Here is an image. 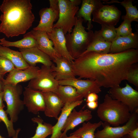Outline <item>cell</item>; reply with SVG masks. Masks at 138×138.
Returning a JSON list of instances; mask_svg holds the SVG:
<instances>
[{
	"label": "cell",
	"instance_id": "obj_18",
	"mask_svg": "<svg viewBox=\"0 0 138 138\" xmlns=\"http://www.w3.org/2000/svg\"><path fill=\"white\" fill-rule=\"evenodd\" d=\"M138 48V34L135 32L126 36H117L111 43L110 53H118Z\"/></svg>",
	"mask_w": 138,
	"mask_h": 138
},
{
	"label": "cell",
	"instance_id": "obj_42",
	"mask_svg": "<svg viewBox=\"0 0 138 138\" xmlns=\"http://www.w3.org/2000/svg\"><path fill=\"white\" fill-rule=\"evenodd\" d=\"M62 138H79L78 137H77L74 135H70V136H66L65 137H64Z\"/></svg>",
	"mask_w": 138,
	"mask_h": 138
},
{
	"label": "cell",
	"instance_id": "obj_6",
	"mask_svg": "<svg viewBox=\"0 0 138 138\" xmlns=\"http://www.w3.org/2000/svg\"><path fill=\"white\" fill-rule=\"evenodd\" d=\"M59 12L57 22L54 24L53 28L62 29L65 35L70 33L76 21V14L79 9L78 6L73 5L70 0H58Z\"/></svg>",
	"mask_w": 138,
	"mask_h": 138
},
{
	"label": "cell",
	"instance_id": "obj_22",
	"mask_svg": "<svg viewBox=\"0 0 138 138\" xmlns=\"http://www.w3.org/2000/svg\"><path fill=\"white\" fill-rule=\"evenodd\" d=\"M83 100L67 103L64 104L56 123L53 126L52 133L50 138H60L62 130L71 112L76 107L81 105Z\"/></svg>",
	"mask_w": 138,
	"mask_h": 138
},
{
	"label": "cell",
	"instance_id": "obj_17",
	"mask_svg": "<svg viewBox=\"0 0 138 138\" xmlns=\"http://www.w3.org/2000/svg\"><path fill=\"white\" fill-rule=\"evenodd\" d=\"M42 92L45 103V114L47 117L57 120L59 114L64 104L56 93L51 91Z\"/></svg>",
	"mask_w": 138,
	"mask_h": 138
},
{
	"label": "cell",
	"instance_id": "obj_34",
	"mask_svg": "<svg viewBox=\"0 0 138 138\" xmlns=\"http://www.w3.org/2000/svg\"><path fill=\"white\" fill-rule=\"evenodd\" d=\"M126 80L138 88V65L137 63L133 64L130 67Z\"/></svg>",
	"mask_w": 138,
	"mask_h": 138
},
{
	"label": "cell",
	"instance_id": "obj_5",
	"mask_svg": "<svg viewBox=\"0 0 138 138\" xmlns=\"http://www.w3.org/2000/svg\"><path fill=\"white\" fill-rule=\"evenodd\" d=\"M22 86L18 84L5 85L3 92V100L6 104L5 111L13 123L16 122L19 115L24 108L23 101L20 96L22 92Z\"/></svg>",
	"mask_w": 138,
	"mask_h": 138
},
{
	"label": "cell",
	"instance_id": "obj_32",
	"mask_svg": "<svg viewBox=\"0 0 138 138\" xmlns=\"http://www.w3.org/2000/svg\"><path fill=\"white\" fill-rule=\"evenodd\" d=\"M101 26L99 30L100 35L106 41L111 43L117 37L116 28L107 25H102Z\"/></svg>",
	"mask_w": 138,
	"mask_h": 138
},
{
	"label": "cell",
	"instance_id": "obj_12",
	"mask_svg": "<svg viewBox=\"0 0 138 138\" xmlns=\"http://www.w3.org/2000/svg\"><path fill=\"white\" fill-rule=\"evenodd\" d=\"M23 100L25 106L30 112L37 114L39 111H44L45 103L42 92L25 88L23 92Z\"/></svg>",
	"mask_w": 138,
	"mask_h": 138
},
{
	"label": "cell",
	"instance_id": "obj_27",
	"mask_svg": "<svg viewBox=\"0 0 138 138\" xmlns=\"http://www.w3.org/2000/svg\"><path fill=\"white\" fill-rule=\"evenodd\" d=\"M103 123L101 121L94 123L89 122L86 123L84 122L81 127L71 133L70 135H74L79 138H95L96 130Z\"/></svg>",
	"mask_w": 138,
	"mask_h": 138
},
{
	"label": "cell",
	"instance_id": "obj_26",
	"mask_svg": "<svg viewBox=\"0 0 138 138\" xmlns=\"http://www.w3.org/2000/svg\"><path fill=\"white\" fill-rule=\"evenodd\" d=\"M56 93L64 104L82 100L83 98L75 88L70 85H59Z\"/></svg>",
	"mask_w": 138,
	"mask_h": 138
},
{
	"label": "cell",
	"instance_id": "obj_41",
	"mask_svg": "<svg viewBox=\"0 0 138 138\" xmlns=\"http://www.w3.org/2000/svg\"><path fill=\"white\" fill-rule=\"evenodd\" d=\"M4 79H0V93L3 91L5 86L3 80Z\"/></svg>",
	"mask_w": 138,
	"mask_h": 138
},
{
	"label": "cell",
	"instance_id": "obj_2",
	"mask_svg": "<svg viewBox=\"0 0 138 138\" xmlns=\"http://www.w3.org/2000/svg\"><path fill=\"white\" fill-rule=\"evenodd\" d=\"M30 0H4L0 6V32L9 38L25 34L35 17Z\"/></svg>",
	"mask_w": 138,
	"mask_h": 138
},
{
	"label": "cell",
	"instance_id": "obj_8",
	"mask_svg": "<svg viewBox=\"0 0 138 138\" xmlns=\"http://www.w3.org/2000/svg\"><path fill=\"white\" fill-rule=\"evenodd\" d=\"M138 111L131 113L128 121L122 126H111L104 122L103 129L97 130L95 133V138H122L131 131L138 127Z\"/></svg>",
	"mask_w": 138,
	"mask_h": 138
},
{
	"label": "cell",
	"instance_id": "obj_7",
	"mask_svg": "<svg viewBox=\"0 0 138 138\" xmlns=\"http://www.w3.org/2000/svg\"><path fill=\"white\" fill-rule=\"evenodd\" d=\"M59 85L51 66L42 65L38 76L30 80L27 87L41 92L51 91L56 93Z\"/></svg>",
	"mask_w": 138,
	"mask_h": 138
},
{
	"label": "cell",
	"instance_id": "obj_20",
	"mask_svg": "<svg viewBox=\"0 0 138 138\" xmlns=\"http://www.w3.org/2000/svg\"><path fill=\"white\" fill-rule=\"evenodd\" d=\"M59 10L54 9L51 7H45L41 9L39 14L40 20L38 25L33 30L49 33L53 29V23L59 18Z\"/></svg>",
	"mask_w": 138,
	"mask_h": 138
},
{
	"label": "cell",
	"instance_id": "obj_43",
	"mask_svg": "<svg viewBox=\"0 0 138 138\" xmlns=\"http://www.w3.org/2000/svg\"><path fill=\"white\" fill-rule=\"evenodd\" d=\"M122 138H131L128 134H126Z\"/></svg>",
	"mask_w": 138,
	"mask_h": 138
},
{
	"label": "cell",
	"instance_id": "obj_35",
	"mask_svg": "<svg viewBox=\"0 0 138 138\" xmlns=\"http://www.w3.org/2000/svg\"><path fill=\"white\" fill-rule=\"evenodd\" d=\"M15 68L14 65L6 58L0 56V74L4 76Z\"/></svg>",
	"mask_w": 138,
	"mask_h": 138
},
{
	"label": "cell",
	"instance_id": "obj_39",
	"mask_svg": "<svg viewBox=\"0 0 138 138\" xmlns=\"http://www.w3.org/2000/svg\"><path fill=\"white\" fill-rule=\"evenodd\" d=\"M3 92L0 93V109H4L5 106L3 102Z\"/></svg>",
	"mask_w": 138,
	"mask_h": 138
},
{
	"label": "cell",
	"instance_id": "obj_21",
	"mask_svg": "<svg viewBox=\"0 0 138 138\" xmlns=\"http://www.w3.org/2000/svg\"><path fill=\"white\" fill-rule=\"evenodd\" d=\"M47 33L49 39L52 42L54 48L57 53L72 63L74 60L67 50L65 35L62 29L54 28L51 32Z\"/></svg>",
	"mask_w": 138,
	"mask_h": 138
},
{
	"label": "cell",
	"instance_id": "obj_33",
	"mask_svg": "<svg viewBox=\"0 0 138 138\" xmlns=\"http://www.w3.org/2000/svg\"><path fill=\"white\" fill-rule=\"evenodd\" d=\"M123 20L121 25L116 28L117 36H126L133 33L131 24L132 21L127 19Z\"/></svg>",
	"mask_w": 138,
	"mask_h": 138
},
{
	"label": "cell",
	"instance_id": "obj_3",
	"mask_svg": "<svg viewBox=\"0 0 138 138\" xmlns=\"http://www.w3.org/2000/svg\"><path fill=\"white\" fill-rule=\"evenodd\" d=\"M97 113L101 120L113 126L125 123L131 114L128 106L113 99L109 94L105 95L103 102L98 106Z\"/></svg>",
	"mask_w": 138,
	"mask_h": 138
},
{
	"label": "cell",
	"instance_id": "obj_1",
	"mask_svg": "<svg viewBox=\"0 0 138 138\" xmlns=\"http://www.w3.org/2000/svg\"><path fill=\"white\" fill-rule=\"evenodd\" d=\"M138 62V49L116 53H86L72 63L75 76L95 81L100 87L120 86L126 80L130 67Z\"/></svg>",
	"mask_w": 138,
	"mask_h": 138
},
{
	"label": "cell",
	"instance_id": "obj_36",
	"mask_svg": "<svg viewBox=\"0 0 138 138\" xmlns=\"http://www.w3.org/2000/svg\"><path fill=\"white\" fill-rule=\"evenodd\" d=\"M98 96L97 94L92 93L89 94L87 96L86 99L87 102L92 101H97L98 99Z\"/></svg>",
	"mask_w": 138,
	"mask_h": 138
},
{
	"label": "cell",
	"instance_id": "obj_4",
	"mask_svg": "<svg viewBox=\"0 0 138 138\" xmlns=\"http://www.w3.org/2000/svg\"><path fill=\"white\" fill-rule=\"evenodd\" d=\"M84 21L82 18H77L72 32L65 35L67 50L74 60L86 51L94 36V32L91 30L86 31L83 25Z\"/></svg>",
	"mask_w": 138,
	"mask_h": 138
},
{
	"label": "cell",
	"instance_id": "obj_23",
	"mask_svg": "<svg viewBox=\"0 0 138 138\" xmlns=\"http://www.w3.org/2000/svg\"><path fill=\"white\" fill-rule=\"evenodd\" d=\"M80 8L76 15L77 18H82L85 22L88 21V30H91L93 27L91 16L93 11L102 4L100 0H83Z\"/></svg>",
	"mask_w": 138,
	"mask_h": 138
},
{
	"label": "cell",
	"instance_id": "obj_9",
	"mask_svg": "<svg viewBox=\"0 0 138 138\" xmlns=\"http://www.w3.org/2000/svg\"><path fill=\"white\" fill-rule=\"evenodd\" d=\"M109 94L129 108L131 113L138 111V91L128 83L121 88L119 86L110 88Z\"/></svg>",
	"mask_w": 138,
	"mask_h": 138
},
{
	"label": "cell",
	"instance_id": "obj_45",
	"mask_svg": "<svg viewBox=\"0 0 138 138\" xmlns=\"http://www.w3.org/2000/svg\"><path fill=\"white\" fill-rule=\"evenodd\" d=\"M0 138H6L5 137H3L0 134Z\"/></svg>",
	"mask_w": 138,
	"mask_h": 138
},
{
	"label": "cell",
	"instance_id": "obj_29",
	"mask_svg": "<svg viewBox=\"0 0 138 138\" xmlns=\"http://www.w3.org/2000/svg\"><path fill=\"white\" fill-rule=\"evenodd\" d=\"M0 45L3 46L15 47L19 49H25L37 47V44L33 38L27 37L22 39L14 42L7 40L5 38L0 39Z\"/></svg>",
	"mask_w": 138,
	"mask_h": 138
},
{
	"label": "cell",
	"instance_id": "obj_28",
	"mask_svg": "<svg viewBox=\"0 0 138 138\" xmlns=\"http://www.w3.org/2000/svg\"><path fill=\"white\" fill-rule=\"evenodd\" d=\"M31 120L33 122L37 123V126L34 135L29 138H46L52 134L53 126L52 124L44 122L39 117L33 118Z\"/></svg>",
	"mask_w": 138,
	"mask_h": 138
},
{
	"label": "cell",
	"instance_id": "obj_14",
	"mask_svg": "<svg viewBox=\"0 0 138 138\" xmlns=\"http://www.w3.org/2000/svg\"><path fill=\"white\" fill-rule=\"evenodd\" d=\"M40 68L38 66H30L28 68L21 70L15 68L10 72L3 80L5 85H16L20 82L30 80L38 75Z\"/></svg>",
	"mask_w": 138,
	"mask_h": 138
},
{
	"label": "cell",
	"instance_id": "obj_24",
	"mask_svg": "<svg viewBox=\"0 0 138 138\" xmlns=\"http://www.w3.org/2000/svg\"><path fill=\"white\" fill-rule=\"evenodd\" d=\"M0 56L9 60L17 69L24 70L30 66L25 61L20 52L12 50L1 45Z\"/></svg>",
	"mask_w": 138,
	"mask_h": 138
},
{
	"label": "cell",
	"instance_id": "obj_30",
	"mask_svg": "<svg viewBox=\"0 0 138 138\" xmlns=\"http://www.w3.org/2000/svg\"><path fill=\"white\" fill-rule=\"evenodd\" d=\"M133 0H124L121 2L114 1L107 2L117 3H120L125 9L126 13L125 15L122 16V19H127L131 21H138V10L135 6H134L132 4Z\"/></svg>",
	"mask_w": 138,
	"mask_h": 138
},
{
	"label": "cell",
	"instance_id": "obj_19",
	"mask_svg": "<svg viewBox=\"0 0 138 138\" xmlns=\"http://www.w3.org/2000/svg\"><path fill=\"white\" fill-rule=\"evenodd\" d=\"M53 61L56 65L53 64L51 67L57 81L75 77L72 63L62 57H57Z\"/></svg>",
	"mask_w": 138,
	"mask_h": 138
},
{
	"label": "cell",
	"instance_id": "obj_44",
	"mask_svg": "<svg viewBox=\"0 0 138 138\" xmlns=\"http://www.w3.org/2000/svg\"><path fill=\"white\" fill-rule=\"evenodd\" d=\"M4 79V76L0 74V79Z\"/></svg>",
	"mask_w": 138,
	"mask_h": 138
},
{
	"label": "cell",
	"instance_id": "obj_37",
	"mask_svg": "<svg viewBox=\"0 0 138 138\" xmlns=\"http://www.w3.org/2000/svg\"><path fill=\"white\" fill-rule=\"evenodd\" d=\"M127 134L131 138H138V127L130 131Z\"/></svg>",
	"mask_w": 138,
	"mask_h": 138
},
{
	"label": "cell",
	"instance_id": "obj_13",
	"mask_svg": "<svg viewBox=\"0 0 138 138\" xmlns=\"http://www.w3.org/2000/svg\"><path fill=\"white\" fill-rule=\"evenodd\" d=\"M27 37L34 39L37 43V48L48 55L52 60L62 57L54 49L52 42L46 32L33 29L24 36V37Z\"/></svg>",
	"mask_w": 138,
	"mask_h": 138
},
{
	"label": "cell",
	"instance_id": "obj_31",
	"mask_svg": "<svg viewBox=\"0 0 138 138\" xmlns=\"http://www.w3.org/2000/svg\"><path fill=\"white\" fill-rule=\"evenodd\" d=\"M3 122L7 128L8 136L12 138H18V136L20 129L15 130L14 128L13 122L9 120L7 114L4 109H0V122Z\"/></svg>",
	"mask_w": 138,
	"mask_h": 138
},
{
	"label": "cell",
	"instance_id": "obj_38",
	"mask_svg": "<svg viewBox=\"0 0 138 138\" xmlns=\"http://www.w3.org/2000/svg\"><path fill=\"white\" fill-rule=\"evenodd\" d=\"M87 105L90 109L94 110L98 107V101L88 102H87Z\"/></svg>",
	"mask_w": 138,
	"mask_h": 138
},
{
	"label": "cell",
	"instance_id": "obj_10",
	"mask_svg": "<svg viewBox=\"0 0 138 138\" xmlns=\"http://www.w3.org/2000/svg\"><path fill=\"white\" fill-rule=\"evenodd\" d=\"M92 21L101 25L115 26L119 22L121 12L114 5L102 4L92 14Z\"/></svg>",
	"mask_w": 138,
	"mask_h": 138
},
{
	"label": "cell",
	"instance_id": "obj_16",
	"mask_svg": "<svg viewBox=\"0 0 138 138\" xmlns=\"http://www.w3.org/2000/svg\"><path fill=\"white\" fill-rule=\"evenodd\" d=\"M92 118L91 111L80 110L78 111L74 109L68 115L62 130L63 131L60 138L67 136L66 133L70 130H73L80 124L88 121Z\"/></svg>",
	"mask_w": 138,
	"mask_h": 138
},
{
	"label": "cell",
	"instance_id": "obj_40",
	"mask_svg": "<svg viewBox=\"0 0 138 138\" xmlns=\"http://www.w3.org/2000/svg\"><path fill=\"white\" fill-rule=\"evenodd\" d=\"M73 4L75 6H78L81 3V0H70Z\"/></svg>",
	"mask_w": 138,
	"mask_h": 138
},
{
	"label": "cell",
	"instance_id": "obj_11",
	"mask_svg": "<svg viewBox=\"0 0 138 138\" xmlns=\"http://www.w3.org/2000/svg\"><path fill=\"white\" fill-rule=\"evenodd\" d=\"M59 85H70L74 87L77 92L86 98L90 93H98L101 91V87L95 81L82 79L75 77L58 81Z\"/></svg>",
	"mask_w": 138,
	"mask_h": 138
},
{
	"label": "cell",
	"instance_id": "obj_15",
	"mask_svg": "<svg viewBox=\"0 0 138 138\" xmlns=\"http://www.w3.org/2000/svg\"><path fill=\"white\" fill-rule=\"evenodd\" d=\"M27 63L31 66H35L37 63L51 66L53 64L50 57L36 47L19 49Z\"/></svg>",
	"mask_w": 138,
	"mask_h": 138
},
{
	"label": "cell",
	"instance_id": "obj_25",
	"mask_svg": "<svg viewBox=\"0 0 138 138\" xmlns=\"http://www.w3.org/2000/svg\"><path fill=\"white\" fill-rule=\"evenodd\" d=\"M111 45V43L106 41L101 37L99 31H96L90 44L82 55L90 52L102 54L109 53Z\"/></svg>",
	"mask_w": 138,
	"mask_h": 138
}]
</instances>
